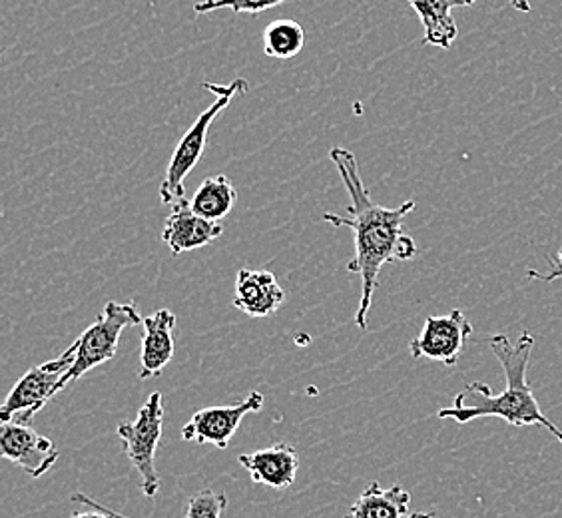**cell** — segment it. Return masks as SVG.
<instances>
[{
    "label": "cell",
    "mask_w": 562,
    "mask_h": 518,
    "mask_svg": "<svg viewBox=\"0 0 562 518\" xmlns=\"http://www.w3.org/2000/svg\"><path fill=\"white\" fill-rule=\"evenodd\" d=\"M331 162L344 180L351 204L349 216L325 214L327 224L349 227L356 238V256L347 263L349 273L361 275V302L357 307L356 324L368 329V315L378 290L379 271L385 263H401L417 256V244L405 234L403 222L415 210V200H407L400 207H383L371 200L368 184L359 172L356 154L341 146L329 150Z\"/></svg>",
    "instance_id": "obj_1"
},
{
    "label": "cell",
    "mask_w": 562,
    "mask_h": 518,
    "mask_svg": "<svg viewBox=\"0 0 562 518\" xmlns=\"http://www.w3.org/2000/svg\"><path fill=\"white\" fill-rule=\"evenodd\" d=\"M488 346L505 371V391L495 395L488 385L475 381L454 397L453 407H445L437 413V417L443 421L451 419L459 425L487 417H498L513 427L541 425L562 444L561 429L542 413L539 401L532 395L527 383V369L535 347V337L525 331L517 341H510L507 335L497 334L488 339Z\"/></svg>",
    "instance_id": "obj_2"
},
{
    "label": "cell",
    "mask_w": 562,
    "mask_h": 518,
    "mask_svg": "<svg viewBox=\"0 0 562 518\" xmlns=\"http://www.w3.org/2000/svg\"><path fill=\"white\" fill-rule=\"evenodd\" d=\"M204 88H207L212 94H216V102L212 106H207L194 124L188 128L182 140L178 142L176 150H173L168 170H166V178L164 184L160 185V200L162 204L176 205L186 204V178L194 170L198 162L202 160L204 151H206L207 132L210 126L214 124L220 112L229 106V102L238 94H246L248 92V80L244 78H236L232 85H216V82H204Z\"/></svg>",
    "instance_id": "obj_3"
},
{
    "label": "cell",
    "mask_w": 562,
    "mask_h": 518,
    "mask_svg": "<svg viewBox=\"0 0 562 518\" xmlns=\"http://www.w3.org/2000/svg\"><path fill=\"white\" fill-rule=\"evenodd\" d=\"M142 322H144V317L138 312L136 303H106L102 314L98 315L97 322L76 339L75 363L60 381V391L78 379L85 378L90 369L114 359L119 351L122 331L126 327L140 325Z\"/></svg>",
    "instance_id": "obj_4"
},
{
    "label": "cell",
    "mask_w": 562,
    "mask_h": 518,
    "mask_svg": "<svg viewBox=\"0 0 562 518\" xmlns=\"http://www.w3.org/2000/svg\"><path fill=\"white\" fill-rule=\"evenodd\" d=\"M164 397L162 393H151L142 405L134 421L119 425V437L124 444V453L140 475L142 493L154 498L160 491V475L156 471V453L162 441Z\"/></svg>",
    "instance_id": "obj_5"
},
{
    "label": "cell",
    "mask_w": 562,
    "mask_h": 518,
    "mask_svg": "<svg viewBox=\"0 0 562 518\" xmlns=\"http://www.w3.org/2000/svg\"><path fill=\"white\" fill-rule=\"evenodd\" d=\"M75 356L76 344H72L63 356L26 371V375H22L4 401L0 409V421L29 425L34 415L43 410L56 393H60V381L68 369L72 368Z\"/></svg>",
    "instance_id": "obj_6"
},
{
    "label": "cell",
    "mask_w": 562,
    "mask_h": 518,
    "mask_svg": "<svg viewBox=\"0 0 562 518\" xmlns=\"http://www.w3.org/2000/svg\"><path fill=\"white\" fill-rule=\"evenodd\" d=\"M473 325L461 309L447 315H431L425 319L422 334L409 344L413 359H429L453 368L465 349Z\"/></svg>",
    "instance_id": "obj_7"
},
{
    "label": "cell",
    "mask_w": 562,
    "mask_h": 518,
    "mask_svg": "<svg viewBox=\"0 0 562 518\" xmlns=\"http://www.w3.org/2000/svg\"><path fill=\"white\" fill-rule=\"evenodd\" d=\"M263 409V395L251 391L248 397L226 407H206L195 410L192 419L182 429V439L198 444H214L217 449H227L232 437L239 429V423L249 413Z\"/></svg>",
    "instance_id": "obj_8"
},
{
    "label": "cell",
    "mask_w": 562,
    "mask_h": 518,
    "mask_svg": "<svg viewBox=\"0 0 562 518\" xmlns=\"http://www.w3.org/2000/svg\"><path fill=\"white\" fill-rule=\"evenodd\" d=\"M0 454L33 478L46 475L58 461V449L48 437L34 431L31 425L14 421L2 423Z\"/></svg>",
    "instance_id": "obj_9"
},
{
    "label": "cell",
    "mask_w": 562,
    "mask_h": 518,
    "mask_svg": "<svg viewBox=\"0 0 562 518\" xmlns=\"http://www.w3.org/2000/svg\"><path fill=\"white\" fill-rule=\"evenodd\" d=\"M224 234V227L217 222H210L206 217L198 216L190 207V200L186 204L176 205L172 214L166 217L162 229V241L170 248L173 256L206 248Z\"/></svg>",
    "instance_id": "obj_10"
},
{
    "label": "cell",
    "mask_w": 562,
    "mask_h": 518,
    "mask_svg": "<svg viewBox=\"0 0 562 518\" xmlns=\"http://www.w3.org/2000/svg\"><path fill=\"white\" fill-rule=\"evenodd\" d=\"M239 464L248 471L254 483L283 491L295 483L300 454L292 444L278 443L256 453L239 454Z\"/></svg>",
    "instance_id": "obj_11"
},
{
    "label": "cell",
    "mask_w": 562,
    "mask_h": 518,
    "mask_svg": "<svg viewBox=\"0 0 562 518\" xmlns=\"http://www.w3.org/2000/svg\"><path fill=\"white\" fill-rule=\"evenodd\" d=\"M285 302V292L271 271L244 270L238 271L236 280V297L234 305L248 317H268L276 314Z\"/></svg>",
    "instance_id": "obj_12"
},
{
    "label": "cell",
    "mask_w": 562,
    "mask_h": 518,
    "mask_svg": "<svg viewBox=\"0 0 562 518\" xmlns=\"http://www.w3.org/2000/svg\"><path fill=\"white\" fill-rule=\"evenodd\" d=\"M144 335H142L140 379H151L162 373L164 368L172 361L173 327L176 315L170 309H158L150 317H144Z\"/></svg>",
    "instance_id": "obj_13"
},
{
    "label": "cell",
    "mask_w": 562,
    "mask_h": 518,
    "mask_svg": "<svg viewBox=\"0 0 562 518\" xmlns=\"http://www.w3.org/2000/svg\"><path fill=\"white\" fill-rule=\"evenodd\" d=\"M476 0H409L413 11L422 19L423 44L451 48L459 29L454 24L453 9L473 7Z\"/></svg>",
    "instance_id": "obj_14"
},
{
    "label": "cell",
    "mask_w": 562,
    "mask_h": 518,
    "mask_svg": "<svg viewBox=\"0 0 562 518\" xmlns=\"http://www.w3.org/2000/svg\"><path fill=\"white\" fill-rule=\"evenodd\" d=\"M409 505L412 495L403 486L383 488L379 483H371L349 508L346 518H409Z\"/></svg>",
    "instance_id": "obj_15"
},
{
    "label": "cell",
    "mask_w": 562,
    "mask_h": 518,
    "mask_svg": "<svg viewBox=\"0 0 562 518\" xmlns=\"http://www.w3.org/2000/svg\"><path fill=\"white\" fill-rule=\"evenodd\" d=\"M236 202H238L236 185L224 173H217V176H210L200 184L190 200V207L198 216L220 224V219H224L234 210Z\"/></svg>",
    "instance_id": "obj_16"
},
{
    "label": "cell",
    "mask_w": 562,
    "mask_h": 518,
    "mask_svg": "<svg viewBox=\"0 0 562 518\" xmlns=\"http://www.w3.org/2000/svg\"><path fill=\"white\" fill-rule=\"evenodd\" d=\"M305 48V29L293 19H280L263 31V53L278 60H292Z\"/></svg>",
    "instance_id": "obj_17"
},
{
    "label": "cell",
    "mask_w": 562,
    "mask_h": 518,
    "mask_svg": "<svg viewBox=\"0 0 562 518\" xmlns=\"http://www.w3.org/2000/svg\"><path fill=\"white\" fill-rule=\"evenodd\" d=\"M288 2H300V0H202L194 4L195 14H207V12L220 11V9H229L236 14L248 12V14H261V12L276 9L280 4Z\"/></svg>",
    "instance_id": "obj_18"
},
{
    "label": "cell",
    "mask_w": 562,
    "mask_h": 518,
    "mask_svg": "<svg viewBox=\"0 0 562 518\" xmlns=\"http://www.w3.org/2000/svg\"><path fill=\"white\" fill-rule=\"evenodd\" d=\"M227 497L214 488H202L188 503L186 518H222L226 513Z\"/></svg>",
    "instance_id": "obj_19"
},
{
    "label": "cell",
    "mask_w": 562,
    "mask_h": 518,
    "mask_svg": "<svg viewBox=\"0 0 562 518\" xmlns=\"http://www.w3.org/2000/svg\"><path fill=\"white\" fill-rule=\"evenodd\" d=\"M530 280H541L551 283L554 280H561L562 278V248L559 249V254L554 258L549 259V271H529Z\"/></svg>",
    "instance_id": "obj_20"
},
{
    "label": "cell",
    "mask_w": 562,
    "mask_h": 518,
    "mask_svg": "<svg viewBox=\"0 0 562 518\" xmlns=\"http://www.w3.org/2000/svg\"><path fill=\"white\" fill-rule=\"evenodd\" d=\"M72 503H80V505L92 508V510H98V513H102V515H106V517L110 518H128L124 517V515H120V513H114L112 508L104 507L102 503H98L94 498L88 497L85 493H76V495H72Z\"/></svg>",
    "instance_id": "obj_21"
},
{
    "label": "cell",
    "mask_w": 562,
    "mask_h": 518,
    "mask_svg": "<svg viewBox=\"0 0 562 518\" xmlns=\"http://www.w3.org/2000/svg\"><path fill=\"white\" fill-rule=\"evenodd\" d=\"M70 518H110L106 515H102V513H98V510H82V513H75Z\"/></svg>",
    "instance_id": "obj_22"
},
{
    "label": "cell",
    "mask_w": 562,
    "mask_h": 518,
    "mask_svg": "<svg viewBox=\"0 0 562 518\" xmlns=\"http://www.w3.org/2000/svg\"><path fill=\"white\" fill-rule=\"evenodd\" d=\"M510 4L519 12H530V0H510Z\"/></svg>",
    "instance_id": "obj_23"
},
{
    "label": "cell",
    "mask_w": 562,
    "mask_h": 518,
    "mask_svg": "<svg viewBox=\"0 0 562 518\" xmlns=\"http://www.w3.org/2000/svg\"><path fill=\"white\" fill-rule=\"evenodd\" d=\"M409 518H435L432 515H429V513H415V515H412Z\"/></svg>",
    "instance_id": "obj_24"
}]
</instances>
